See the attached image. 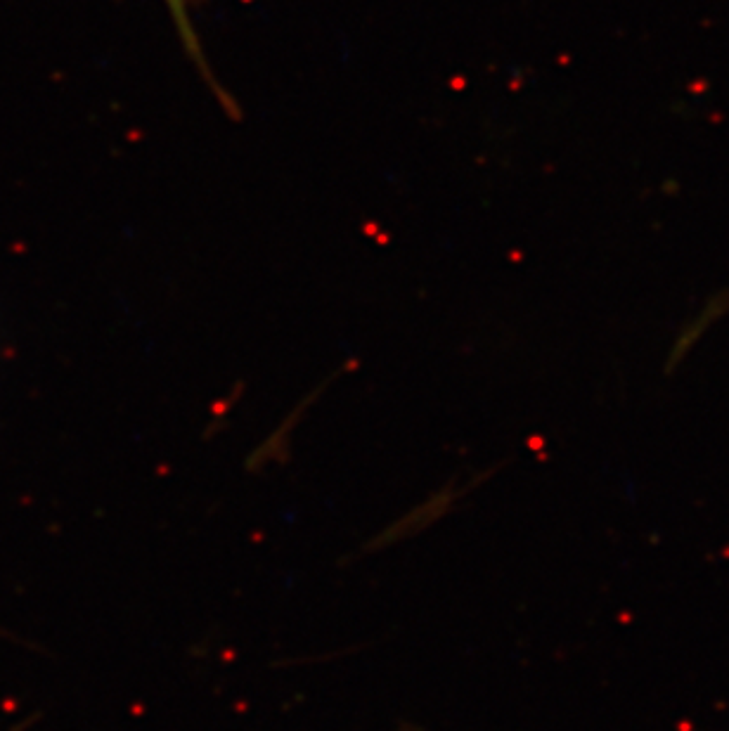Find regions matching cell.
Segmentation results:
<instances>
[{
	"label": "cell",
	"instance_id": "obj_1",
	"mask_svg": "<svg viewBox=\"0 0 729 731\" xmlns=\"http://www.w3.org/2000/svg\"><path fill=\"white\" fill-rule=\"evenodd\" d=\"M168 12L173 17V24L178 29V36L182 40V45L187 47V52L194 57L201 69H206L204 57H201V47H199V38L197 31H194V22H192V0H164Z\"/></svg>",
	"mask_w": 729,
	"mask_h": 731
}]
</instances>
